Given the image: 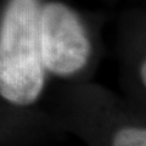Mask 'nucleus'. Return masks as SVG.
<instances>
[{
    "instance_id": "nucleus-4",
    "label": "nucleus",
    "mask_w": 146,
    "mask_h": 146,
    "mask_svg": "<svg viewBox=\"0 0 146 146\" xmlns=\"http://www.w3.org/2000/svg\"><path fill=\"white\" fill-rule=\"evenodd\" d=\"M125 79L133 101L146 106V36L128 39L124 52Z\"/></svg>"
},
{
    "instance_id": "nucleus-1",
    "label": "nucleus",
    "mask_w": 146,
    "mask_h": 146,
    "mask_svg": "<svg viewBox=\"0 0 146 146\" xmlns=\"http://www.w3.org/2000/svg\"><path fill=\"white\" fill-rule=\"evenodd\" d=\"M40 10L39 0H10L0 26V95L17 106L34 104L44 89Z\"/></svg>"
},
{
    "instance_id": "nucleus-3",
    "label": "nucleus",
    "mask_w": 146,
    "mask_h": 146,
    "mask_svg": "<svg viewBox=\"0 0 146 146\" xmlns=\"http://www.w3.org/2000/svg\"><path fill=\"white\" fill-rule=\"evenodd\" d=\"M93 136L96 146H146V106L100 88Z\"/></svg>"
},
{
    "instance_id": "nucleus-2",
    "label": "nucleus",
    "mask_w": 146,
    "mask_h": 146,
    "mask_svg": "<svg viewBox=\"0 0 146 146\" xmlns=\"http://www.w3.org/2000/svg\"><path fill=\"white\" fill-rule=\"evenodd\" d=\"M39 36L45 72L70 78L84 72L93 60L94 43L88 28L78 13L62 3L42 6Z\"/></svg>"
}]
</instances>
